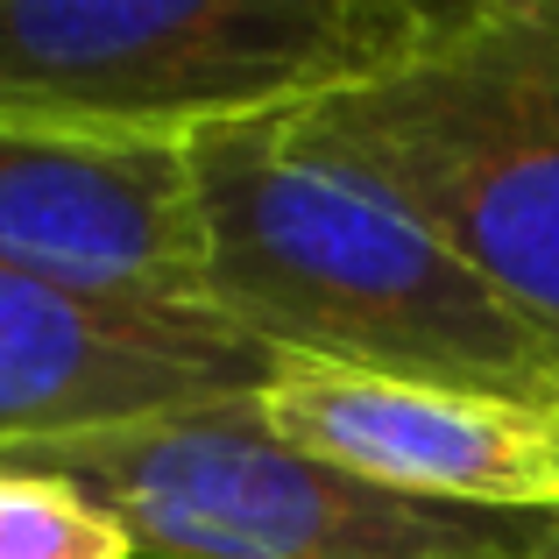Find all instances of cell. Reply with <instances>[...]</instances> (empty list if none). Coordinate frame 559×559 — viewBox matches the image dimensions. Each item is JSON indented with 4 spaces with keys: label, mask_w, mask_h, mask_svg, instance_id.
I'll return each instance as SVG.
<instances>
[{
    "label": "cell",
    "mask_w": 559,
    "mask_h": 559,
    "mask_svg": "<svg viewBox=\"0 0 559 559\" xmlns=\"http://www.w3.org/2000/svg\"><path fill=\"white\" fill-rule=\"evenodd\" d=\"M205 305L284 369L489 390L559 411V333L524 319L418 213L305 150L284 114L191 142Z\"/></svg>",
    "instance_id": "cell-1"
},
{
    "label": "cell",
    "mask_w": 559,
    "mask_h": 559,
    "mask_svg": "<svg viewBox=\"0 0 559 559\" xmlns=\"http://www.w3.org/2000/svg\"><path fill=\"white\" fill-rule=\"evenodd\" d=\"M0 270L79 305L213 312L191 142L0 121Z\"/></svg>",
    "instance_id": "cell-5"
},
{
    "label": "cell",
    "mask_w": 559,
    "mask_h": 559,
    "mask_svg": "<svg viewBox=\"0 0 559 559\" xmlns=\"http://www.w3.org/2000/svg\"><path fill=\"white\" fill-rule=\"evenodd\" d=\"M0 559H135V546L64 475L0 461Z\"/></svg>",
    "instance_id": "cell-8"
},
{
    "label": "cell",
    "mask_w": 559,
    "mask_h": 559,
    "mask_svg": "<svg viewBox=\"0 0 559 559\" xmlns=\"http://www.w3.org/2000/svg\"><path fill=\"white\" fill-rule=\"evenodd\" d=\"M425 22L432 0H0V121L199 142L376 79Z\"/></svg>",
    "instance_id": "cell-3"
},
{
    "label": "cell",
    "mask_w": 559,
    "mask_h": 559,
    "mask_svg": "<svg viewBox=\"0 0 559 559\" xmlns=\"http://www.w3.org/2000/svg\"><path fill=\"white\" fill-rule=\"evenodd\" d=\"M85 489L135 559H552L559 510L396 496L270 432L262 390L0 453Z\"/></svg>",
    "instance_id": "cell-4"
},
{
    "label": "cell",
    "mask_w": 559,
    "mask_h": 559,
    "mask_svg": "<svg viewBox=\"0 0 559 559\" xmlns=\"http://www.w3.org/2000/svg\"><path fill=\"white\" fill-rule=\"evenodd\" d=\"M276 369L284 361L213 312L79 305L0 270V453L270 390Z\"/></svg>",
    "instance_id": "cell-6"
},
{
    "label": "cell",
    "mask_w": 559,
    "mask_h": 559,
    "mask_svg": "<svg viewBox=\"0 0 559 559\" xmlns=\"http://www.w3.org/2000/svg\"><path fill=\"white\" fill-rule=\"evenodd\" d=\"M284 128L559 333V0H432L404 57Z\"/></svg>",
    "instance_id": "cell-2"
},
{
    "label": "cell",
    "mask_w": 559,
    "mask_h": 559,
    "mask_svg": "<svg viewBox=\"0 0 559 559\" xmlns=\"http://www.w3.org/2000/svg\"><path fill=\"white\" fill-rule=\"evenodd\" d=\"M262 418L298 453L461 510H559V411L489 390L276 369Z\"/></svg>",
    "instance_id": "cell-7"
},
{
    "label": "cell",
    "mask_w": 559,
    "mask_h": 559,
    "mask_svg": "<svg viewBox=\"0 0 559 559\" xmlns=\"http://www.w3.org/2000/svg\"><path fill=\"white\" fill-rule=\"evenodd\" d=\"M552 559H559V552H552Z\"/></svg>",
    "instance_id": "cell-9"
}]
</instances>
